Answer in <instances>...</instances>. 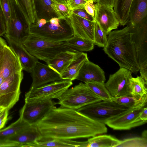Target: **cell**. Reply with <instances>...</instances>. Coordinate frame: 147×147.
I'll use <instances>...</instances> for the list:
<instances>
[{
	"label": "cell",
	"mask_w": 147,
	"mask_h": 147,
	"mask_svg": "<svg viewBox=\"0 0 147 147\" xmlns=\"http://www.w3.org/2000/svg\"><path fill=\"white\" fill-rule=\"evenodd\" d=\"M65 42L74 50L80 52L92 51L94 45L90 40L75 35Z\"/></svg>",
	"instance_id": "f546056e"
},
{
	"label": "cell",
	"mask_w": 147,
	"mask_h": 147,
	"mask_svg": "<svg viewBox=\"0 0 147 147\" xmlns=\"http://www.w3.org/2000/svg\"><path fill=\"white\" fill-rule=\"evenodd\" d=\"M94 6L95 20L107 35L118 28L119 22L113 8L97 3Z\"/></svg>",
	"instance_id": "5bb4252c"
},
{
	"label": "cell",
	"mask_w": 147,
	"mask_h": 147,
	"mask_svg": "<svg viewBox=\"0 0 147 147\" xmlns=\"http://www.w3.org/2000/svg\"><path fill=\"white\" fill-rule=\"evenodd\" d=\"M113 100L119 104L129 109L134 108L146 105L147 95L140 99L131 96H125L114 98Z\"/></svg>",
	"instance_id": "4dcf8cb0"
},
{
	"label": "cell",
	"mask_w": 147,
	"mask_h": 147,
	"mask_svg": "<svg viewBox=\"0 0 147 147\" xmlns=\"http://www.w3.org/2000/svg\"><path fill=\"white\" fill-rule=\"evenodd\" d=\"M31 34L47 40L57 42H63L73 37L74 32L68 18L62 19L58 24L47 21L41 27L31 24L29 28Z\"/></svg>",
	"instance_id": "8992f818"
},
{
	"label": "cell",
	"mask_w": 147,
	"mask_h": 147,
	"mask_svg": "<svg viewBox=\"0 0 147 147\" xmlns=\"http://www.w3.org/2000/svg\"><path fill=\"white\" fill-rule=\"evenodd\" d=\"M79 52L69 51L62 52L47 63L49 67L61 75Z\"/></svg>",
	"instance_id": "44dd1931"
},
{
	"label": "cell",
	"mask_w": 147,
	"mask_h": 147,
	"mask_svg": "<svg viewBox=\"0 0 147 147\" xmlns=\"http://www.w3.org/2000/svg\"><path fill=\"white\" fill-rule=\"evenodd\" d=\"M0 147H20V144L7 140H0Z\"/></svg>",
	"instance_id": "ee69618b"
},
{
	"label": "cell",
	"mask_w": 147,
	"mask_h": 147,
	"mask_svg": "<svg viewBox=\"0 0 147 147\" xmlns=\"http://www.w3.org/2000/svg\"><path fill=\"white\" fill-rule=\"evenodd\" d=\"M76 79L85 83L93 81L105 83L106 80L104 71L98 65L90 61L88 59L83 64Z\"/></svg>",
	"instance_id": "d6986e66"
},
{
	"label": "cell",
	"mask_w": 147,
	"mask_h": 147,
	"mask_svg": "<svg viewBox=\"0 0 147 147\" xmlns=\"http://www.w3.org/2000/svg\"><path fill=\"white\" fill-rule=\"evenodd\" d=\"M23 78L22 71L14 74L0 85V107L8 110L19 100L20 86Z\"/></svg>",
	"instance_id": "30bf717a"
},
{
	"label": "cell",
	"mask_w": 147,
	"mask_h": 147,
	"mask_svg": "<svg viewBox=\"0 0 147 147\" xmlns=\"http://www.w3.org/2000/svg\"><path fill=\"white\" fill-rule=\"evenodd\" d=\"M92 0V1H93L94 2H96V3H97L98 1V0Z\"/></svg>",
	"instance_id": "816d5d0a"
},
{
	"label": "cell",
	"mask_w": 147,
	"mask_h": 147,
	"mask_svg": "<svg viewBox=\"0 0 147 147\" xmlns=\"http://www.w3.org/2000/svg\"><path fill=\"white\" fill-rule=\"evenodd\" d=\"M129 109L113 100H102L76 110L94 120L105 123Z\"/></svg>",
	"instance_id": "5b68a950"
},
{
	"label": "cell",
	"mask_w": 147,
	"mask_h": 147,
	"mask_svg": "<svg viewBox=\"0 0 147 147\" xmlns=\"http://www.w3.org/2000/svg\"><path fill=\"white\" fill-rule=\"evenodd\" d=\"M72 84L71 80H62L30 88L25 94V101L58 99Z\"/></svg>",
	"instance_id": "9c48e42d"
},
{
	"label": "cell",
	"mask_w": 147,
	"mask_h": 147,
	"mask_svg": "<svg viewBox=\"0 0 147 147\" xmlns=\"http://www.w3.org/2000/svg\"><path fill=\"white\" fill-rule=\"evenodd\" d=\"M5 36L9 46L19 58L23 70L31 73L38 59L30 54L22 43Z\"/></svg>",
	"instance_id": "ac0fdd59"
},
{
	"label": "cell",
	"mask_w": 147,
	"mask_h": 147,
	"mask_svg": "<svg viewBox=\"0 0 147 147\" xmlns=\"http://www.w3.org/2000/svg\"><path fill=\"white\" fill-rule=\"evenodd\" d=\"M147 19V0H132L128 23L134 24Z\"/></svg>",
	"instance_id": "7402d4cb"
},
{
	"label": "cell",
	"mask_w": 147,
	"mask_h": 147,
	"mask_svg": "<svg viewBox=\"0 0 147 147\" xmlns=\"http://www.w3.org/2000/svg\"><path fill=\"white\" fill-rule=\"evenodd\" d=\"M67 18L75 35L90 40L94 43L95 20H88L72 12Z\"/></svg>",
	"instance_id": "2e32d148"
},
{
	"label": "cell",
	"mask_w": 147,
	"mask_h": 147,
	"mask_svg": "<svg viewBox=\"0 0 147 147\" xmlns=\"http://www.w3.org/2000/svg\"><path fill=\"white\" fill-rule=\"evenodd\" d=\"M72 12L75 14L89 21H94V18L88 14L84 8L74 10Z\"/></svg>",
	"instance_id": "f35d334b"
},
{
	"label": "cell",
	"mask_w": 147,
	"mask_h": 147,
	"mask_svg": "<svg viewBox=\"0 0 147 147\" xmlns=\"http://www.w3.org/2000/svg\"><path fill=\"white\" fill-rule=\"evenodd\" d=\"M117 147H147V139L142 137L125 139L121 140Z\"/></svg>",
	"instance_id": "e575fe53"
},
{
	"label": "cell",
	"mask_w": 147,
	"mask_h": 147,
	"mask_svg": "<svg viewBox=\"0 0 147 147\" xmlns=\"http://www.w3.org/2000/svg\"><path fill=\"white\" fill-rule=\"evenodd\" d=\"M139 117L142 120L147 121V108L146 106L144 107L140 113Z\"/></svg>",
	"instance_id": "7dc6e473"
},
{
	"label": "cell",
	"mask_w": 147,
	"mask_h": 147,
	"mask_svg": "<svg viewBox=\"0 0 147 147\" xmlns=\"http://www.w3.org/2000/svg\"><path fill=\"white\" fill-rule=\"evenodd\" d=\"M36 126L42 139L71 140L91 137L106 133V125L77 110L55 107Z\"/></svg>",
	"instance_id": "6da1fadb"
},
{
	"label": "cell",
	"mask_w": 147,
	"mask_h": 147,
	"mask_svg": "<svg viewBox=\"0 0 147 147\" xmlns=\"http://www.w3.org/2000/svg\"><path fill=\"white\" fill-rule=\"evenodd\" d=\"M6 28V19L0 7V37L5 33Z\"/></svg>",
	"instance_id": "ab89813d"
},
{
	"label": "cell",
	"mask_w": 147,
	"mask_h": 147,
	"mask_svg": "<svg viewBox=\"0 0 147 147\" xmlns=\"http://www.w3.org/2000/svg\"><path fill=\"white\" fill-rule=\"evenodd\" d=\"M58 99L57 104L61 107L76 110L103 100L91 90L86 83L82 82L68 89Z\"/></svg>",
	"instance_id": "277c9868"
},
{
	"label": "cell",
	"mask_w": 147,
	"mask_h": 147,
	"mask_svg": "<svg viewBox=\"0 0 147 147\" xmlns=\"http://www.w3.org/2000/svg\"><path fill=\"white\" fill-rule=\"evenodd\" d=\"M86 84L95 94L103 100H113L114 98L111 95L105 83L93 81Z\"/></svg>",
	"instance_id": "1f68e13d"
},
{
	"label": "cell",
	"mask_w": 147,
	"mask_h": 147,
	"mask_svg": "<svg viewBox=\"0 0 147 147\" xmlns=\"http://www.w3.org/2000/svg\"><path fill=\"white\" fill-rule=\"evenodd\" d=\"M31 73L32 83L30 88H38L52 82L62 80L61 75L48 65L38 61L36 63Z\"/></svg>",
	"instance_id": "9a60e30c"
},
{
	"label": "cell",
	"mask_w": 147,
	"mask_h": 147,
	"mask_svg": "<svg viewBox=\"0 0 147 147\" xmlns=\"http://www.w3.org/2000/svg\"><path fill=\"white\" fill-rule=\"evenodd\" d=\"M103 50L120 68L127 69L135 74L139 71L136 49L127 26L111 31Z\"/></svg>",
	"instance_id": "7a4b0ae2"
},
{
	"label": "cell",
	"mask_w": 147,
	"mask_h": 147,
	"mask_svg": "<svg viewBox=\"0 0 147 147\" xmlns=\"http://www.w3.org/2000/svg\"><path fill=\"white\" fill-rule=\"evenodd\" d=\"M0 7L5 16L7 23L11 15L9 0H0Z\"/></svg>",
	"instance_id": "8d00e7d4"
},
{
	"label": "cell",
	"mask_w": 147,
	"mask_h": 147,
	"mask_svg": "<svg viewBox=\"0 0 147 147\" xmlns=\"http://www.w3.org/2000/svg\"><path fill=\"white\" fill-rule=\"evenodd\" d=\"M7 45L4 40L0 37V69L3 60L4 48Z\"/></svg>",
	"instance_id": "7bdbcfd3"
},
{
	"label": "cell",
	"mask_w": 147,
	"mask_h": 147,
	"mask_svg": "<svg viewBox=\"0 0 147 147\" xmlns=\"http://www.w3.org/2000/svg\"><path fill=\"white\" fill-rule=\"evenodd\" d=\"M9 111L5 109L0 115V130L4 127L7 120Z\"/></svg>",
	"instance_id": "b9f144b4"
},
{
	"label": "cell",
	"mask_w": 147,
	"mask_h": 147,
	"mask_svg": "<svg viewBox=\"0 0 147 147\" xmlns=\"http://www.w3.org/2000/svg\"><path fill=\"white\" fill-rule=\"evenodd\" d=\"M5 109L4 108L0 107V115L2 114Z\"/></svg>",
	"instance_id": "f907efd6"
},
{
	"label": "cell",
	"mask_w": 147,
	"mask_h": 147,
	"mask_svg": "<svg viewBox=\"0 0 147 147\" xmlns=\"http://www.w3.org/2000/svg\"><path fill=\"white\" fill-rule=\"evenodd\" d=\"M127 24L139 65H147V19L134 24Z\"/></svg>",
	"instance_id": "7c38bea8"
},
{
	"label": "cell",
	"mask_w": 147,
	"mask_h": 147,
	"mask_svg": "<svg viewBox=\"0 0 147 147\" xmlns=\"http://www.w3.org/2000/svg\"><path fill=\"white\" fill-rule=\"evenodd\" d=\"M121 141L110 135L99 134L88 139L87 147H117Z\"/></svg>",
	"instance_id": "484cf974"
},
{
	"label": "cell",
	"mask_w": 147,
	"mask_h": 147,
	"mask_svg": "<svg viewBox=\"0 0 147 147\" xmlns=\"http://www.w3.org/2000/svg\"><path fill=\"white\" fill-rule=\"evenodd\" d=\"M30 26L38 20L35 0H14Z\"/></svg>",
	"instance_id": "603a6c76"
},
{
	"label": "cell",
	"mask_w": 147,
	"mask_h": 147,
	"mask_svg": "<svg viewBox=\"0 0 147 147\" xmlns=\"http://www.w3.org/2000/svg\"><path fill=\"white\" fill-rule=\"evenodd\" d=\"M30 125L19 117L8 127L0 130V140H6L8 138L26 129Z\"/></svg>",
	"instance_id": "f1b7e54d"
},
{
	"label": "cell",
	"mask_w": 147,
	"mask_h": 147,
	"mask_svg": "<svg viewBox=\"0 0 147 147\" xmlns=\"http://www.w3.org/2000/svg\"><path fill=\"white\" fill-rule=\"evenodd\" d=\"M11 15L5 36L22 44L29 34L30 26L14 0H9Z\"/></svg>",
	"instance_id": "52a82bcc"
},
{
	"label": "cell",
	"mask_w": 147,
	"mask_h": 147,
	"mask_svg": "<svg viewBox=\"0 0 147 147\" xmlns=\"http://www.w3.org/2000/svg\"><path fill=\"white\" fill-rule=\"evenodd\" d=\"M55 0L59 3L67 5L69 6L68 3L67 1V0Z\"/></svg>",
	"instance_id": "c3c4849f"
},
{
	"label": "cell",
	"mask_w": 147,
	"mask_h": 147,
	"mask_svg": "<svg viewBox=\"0 0 147 147\" xmlns=\"http://www.w3.org/2000/svg\"><path fill=\"white\" fill-rule=\"evenodd\" d=\"M22 44L30 54L46 63L61 52L67 51H78L65 41L50 40L31 34H29Z\"/></svg>",
	"instance_id": "3957f363"
},
{
	"label": "cell",
	"mask_w": 147,
	"mask_h": 147,
	"mask_svg": "<svg viewBox=\"0 0 147 147\" xmlns=\"http://www.w3.org/2000/svg\"><path fill=\"white\" fill-rule=\"evenodd\" d=\"M147 131L146 130L143 131L142 133V137L147 139Z\"/></svg>",
	"instance_id": "681fc988"
},
{
	"label": "cell",
	"mask_w": 147,
	"mask_h": 147,
	"mask_svg": "<svg viewBox=\"0 0 147 147\" xmlns=\"http://www.w3.org/2000/svg\"><path fill=\"white\" fill-rule=\"evenodd\" d=\"M147 83L140 76L132 77L130 80L129 88L131 96L138 99L147 95Z\"/></svg>",
	"instance_id": "83f0119b"
},
{
	"label": "cell",
	"mask_w": 147,
	"mask_h": 147,
	"mask_svg": "<svg viewBox=\"0 0 147 147\" xmlns=\"http://www.w3.org/2000/svg\"><path fill=\"white\" fill-rule=\"evenodd\" d=\"M132 73L123 67L115 73L110 75L105 86L113 98L125 96H131L129 88L130 80Z\"/></svg>",
	"instance_id": "8fae6325"
},
{
	"label": "cell",
	"mask_w": 147,
	"mask_h": 147,
	"mask_svg": "<svg viewBox=\"0 0 147 147\" xmlns=\"http://www.w3.org/2000/svg\"><path fill=\"white\" fill-rule=\"evenodd\" d=\"M132 0H116L113 10L121 26H124L129 21L130 8Z\"/></svg>",
	"instance_id": "4316f807"
},
{
	"label": "cell",
	"mask_w": 147,
	"mask_h": 147,
	"mask_svg": "<svg viewBox=\"0 0 147 147\" xmlns=\"http://www.w3.org/2000/svg\"><path fill=\"white\" fill-rule=\"evenodd\" d=\"M88 59L86 53L79 52L76 57L61 75L62 79L72 81L76 80L81 68Z\"/></svg>",
	"instance_id": "cb8c5ba5"
},
{
	"label": "cell",
	"mask_w": 147,
	"mask_h": 147,
	"mask_svg": "<svg viewBox=\"0 0 147 147\" xmlns=\"http://www.w3.org/2000/svg\"><path fill=\"white\" fill-rule=\"evenodd\" d=\"M146 105L129 109L107 121L105 124L115 130H127L146 123L147 121L141 120L140 113Z\"/></svg>",
	"instance_id": "4fadbf2b"
},
{
	"label": "cell",
	"mask_w": 147,
	"mask_h": 147,
	"mask_svg": "<svg viewBox=\"0 0 147 147\" xmlns=\"http://www.w3.org/2000/svg\"><path fill=\"white\" fill-rule=\"evenodd\" d=\"M47 22V20L45 19H38L35 23L32 24L36 27H41L45 24Z\"/></svg>",
	"instance_id": "bcb514c9"
},
{
	"label": "cell",
	"mask_w": 147,
	"mask_h": 147,
	"mask_svg": "<svg viewBox=\"0 0 147 147\" xmlns=\"http://www.w3.org/2000/svg\"><path fill=\"white\" fill-rule=\"evenodd\" d=\"M38 1L41 18L48 21L52 18L57 17L51 6L52 3L51 0H38Z\"/></svg>",
	"instance_id": "d6a6232c"
},
{
	"label": "cell",
	"mask_w": 147,
	"mask_h": 147,
	"mask_svg": "<svg viewBox=\"0 0 147 147\" xmlns=\"http://www.w3.org/2000/svg\"><path fill=\"white\" fill-rule=\"evenodd\" d=\"M20 60L7 45L4 48L3 60L0 69V77L4 80L12 75L22 71Z\"/></svg>",
	"instance_id": "e0dca14e"
},
{
	"label": "cell",
	"mask_w": 147,
	"mask_h": 147,
	"mask_svg": "<svg viewBox=\"0 0 147 147\" xmlns=\"http://www.w3.org/2000/svg\"><path fill=\"white\" fill-rule=\"evenodd\" d=\"M115 1L116 0H98L96 3L113 8Z\"/></svg>",
	"instance_id": "f6af8a7d"
},
{
	"label": "cell",
	"mask_w": 147,
	"mask_h": 147,
	"mask_svg": "<svg viewBox=\"0 0 147 147\" xmlns=\"http://www.w3.org/2000/svg\"><path fill=\"white\" fill-rule=\"evenodd\" d=\"M51 7L57 17L60 19L67 18L72 11L67 5L59 3L55 0H51Z\"/></svg>",
	"instance_id": "836d02e7"
},
{
	"label": "cell",
	"mask_w": 147,
	"mask_h": 147,
	"mask_svg": "<svg viewBox=\"0 0 147 147\" xmlns=\"http://www.w3.org/2000/svg\"><path fill=\"white\" fill-rule=\"evenodd\" d=\"M42 138L35 125H30L26 129L8 138L6 140L20 144L21 147H31Z\"/></svg>",
	"instance_id": "ffe728a7"
},
{
	"label": "cell",
	"mask_w": 147,
	"mask_h": 147,
	"mask_svg": "<svg viewBox=\"0 0 147 147\" xmlns=\"http://www.w3.org/2000/svg\"><path fill=\"white\" fill-rule=\"evenodd\" d=\"M93 3V1L90 0L85 5L84 8L88 14L94 18L95 6Z\"/></svg>",
	"instance_id": "60d3db41"
},
{
	"label": "cell",
	"mask_w": 147,
	"mask_h": 147,
	"mask_svg": "<svg viewBox=\"0 0 147 147\" xmlns=\"http://www.w3.org/2000/svg\"><path fill=\"white\" fill-rule=\"evenodd\" d=\"M87 141L79 142L70 140L59 139H42L31 147H87Z\"/></svg>",
	"instance_id": "d4e9b609"
},
{
	"label": "cell",
	"mask_w": 147,
	"mask_h": 147,
	"mask_svg": "<svg viewBox=\"0 0 147 147\" xmlns=\"http://www.w3.org/2000/svg\"><path fill=\"white\" fill-rule=\"evenodd\" d=\"M71 11L75 9L84 8L85 5L90 0H67Z\"/></svg>",
	"instance_id": "74e56055"
},
{
	"label": "cell",
	"mask_w": 147,
	"mask_h": 147,
	"mask_svg": "<svg viewBox=\"0 0 147 147\" xmlns=\"http://www.w3.org/2000/svg\"><path fill=\"white\" fill-rule=\"evenodd\" d=\"M107 35L95 21L94 29V44L98 47H104L107 41Z\"/></svg>",
	"instance_id": "d590c367"
},
{
	"label": "cell",
	"mask_w": 147,
	"mask_h": 147,
	"mask_svg": "<svg viewBox=\"0 0 147 147\" xmlns=\"http://www.w3.org/2000/svg\"><path fill=\"white\" fill-rule=\"evenodd\" d=\"M57 104L52 99L25 101L20 111V117L30 125H36Z\"/></svg>",
	"instance_id": "ba28073f"
}]
</instances>
